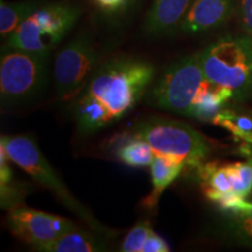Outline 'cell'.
<instances>
[{
    "label": "cell",
    "instance_id": "6da1fadb",
    "mask_svg": "<svg viewBox=\"0 0 252 252\" xmlns=\"http://www.w3.org/2000/svg\"><path fill=\"white\" fill-rule=\"evenodd\" d=\"M156 74L152 63L130 56L99 64L75 99L78 132L94 133L127 115L147 93Z\"/></svg>",
    "mask_w": 252,
    "mask_h": 252
},
{
    "label": "cell",
    "instance_id": "7a4b0ae2",
    "mask_svg": "<svg viewBox=\"0 0 252 252\" xmlns=\"http://www.w3.org/2000/svg\"><path fill=\"white\" fill-rule=\"evenodd\" d=\"M204 76L232 93L237 102L252 97V36L229 35L198 53Z\"/></svg>",
    "mask_w": 252,
    "mask_h": 252
},
{
    "label": "cell",
    "instance_id": "3957f363",
    "mask_svg": "<svg viewBox=\"0 0 252 252\" xmlns=\"http://www.w3.org/2000/svg\"><path fill=\"white\" fill-rule=\"evenodd\" d=\"M208 83L198 54L187 55L168 65L152 82L146 98L154 108L193 118Z\"/></svg>",
    "mask_w": 252,
    "mask_h": 252
},
{
    "label": "cell",
    "instance_id": "277c9868",
    "mask_svg": "<svg viewBox=\"0 0 252 252\" xmlns=\"http://www.w3.org/2000/svg\"><path fill=\"white\" fill-rule=\"evenodd\" d=\"M0 145L4 147L12 162L24 169L34 181L39 182L43 187L49 189L63 206L67 207L71 213L80 217L94 232L108 236L111 230L104 226L94 217L88 208L77 200L71 191L63 184L46 157L41 152L35 141L27 135H14L5 137L1 135Z\"/></svg>",
    "mask_w": 252,
    "mask_h": 252
},
{
    "label": "cell",
    "instance_id": "5b68a950",
    "mask_svg": "<svg viewBox=\"0 0 252 252\" xmlns=\"http://www.w3.org/2000/svg\"><path fill=\"white\" fill-rule=\"evenodd\" d=\"M132 137L150 144L157 156L180 160L186 168L194 171L203 165L210 152L206 138L190 125L178 119H145L134 125Z\"/></svg>",
    "mask_w": 252,
    "mask_h": 252
},
{
    "label": "cell",
    "instance_id": "8992f818",
    "mask_svg": "<svg viewBox=\"0 0 252 252\" xmlns=\"http://www.w3.org/2000/svg\"><path fill=\"white\" fill-rule=\"evenodd\" d=\"M48 78V54L5 46L0 58L1 105L23 104L41 93Z\"/></svg>",
    "mask_w": 252,
    "mask_h": 252
},
{
    "label": "cell",
    "instance_id": "52a82bcc",
    "mask_svg": "<svg viewBox=\"0 0 252 252\" xmlns=\"http://www.w3.org/2000/svg\"><path fill=\"white\" fill-rule=\"evenodd\" d=\"M80 15V7L65 2L42 6L9 34L6 46L49 54L74 27Z\"/></svg>",
    "mask_w": 252,
    "mask_h": 252
},
{
    "label": "cell",
    "instance_id": "ba28073f",
    "mask_svg": "<svg viewBox=\"0 0 252 252\" xmlns=\"http://www.w3.org/2000/svg\"><path fill=\"white\" fill-rule=\"evenodd\" d=\"M98 55L86 36H78L56 55L53 67L55 89L64 102L75 100L96 70Z\"/></svg>",
    "mask_w": 252,
    "mask_h": 252
},
{
    "label": "cell",
    "instance_id": "9c48e42d",
    "mask_svg": "<svg viewBox=\"0 0 252 252\" xmlns=\"http://www.w3.org/2000/svg\"><path fill=\"white\" fill-rule=\"evenodd\" d=\"M6 224L15 237L34 250L76 229L75 223L67 217L41 212L24 204L8 210Z\"/></svg>",
    "mask_w": 252,
    "mask_h": 252
},
{
    "label": "cell",
    "instance_id": "30bf717a",
    "mask_svg": "<svg viewBox=\"0 0 252 252\" xmlns=\"http://www.w3.org/2000/svg\"><path fill=\"white\" fill-rule=\"evenodd\" d=\"M195 173L203 194L223 213L237 212L247 202L236 195L234 163L204 162Z\"/></svg>",
    "mask_w": 252,
    "mask_h": 252
},
{
    "label": "cell",
    "instance_id": "8fae6325",
    "mask_svg": "<svg viewBox=\"0 0 252 252\" xmlns=\"http://www.w3.org/2000/svg\"><path fill=\"white\" fill-rule=\"evenodd\" d=\"M236 9L235 0H194L180 25L185 34H198L220 27Z\"/></svg>",
    "mask_w": 252,
    "mask_h": 252
},
{
    "label": "cell",
    "instance_id": "7c38bea8",
    "mask_svg": "<svg viewBox=\"0 0 252 252\" xmlns=\"http://www.w3.org/2000/svg\"><path fill=\"white\" fill-rule=\"evenodd\" d=\"M194 0H153L145 19V32L158 36L174 32L187 14Z\"/></svg>",
    "mask_w": 252,
    "mask_h": 252
},
{
    "label": "cell",
    "instance_id": "4fadbf2b",
    "mask_svg": "<svg viewBox=\"0 0 252 252\" xmlns=\"http://www.w3.org/2000/svg\"><path fill=\"white\" fill-rule=\"evenodd\" d=\"M151 182L152 190L144 198L143 204L150 212H154L159 204L160 197L166 188L178 178L182 169L186 168L185 163L178 159L157 156L151 163Z\"/></svg>",
    "mask_w": 252,
    "mask_h": 252
},
{
    "label": "cell",
    "instance_id": "5bb4252c",
    "mask_svg": "<svg viewBox=\"0 0 252 252\" xmlns=\"http://www.w3.org/2000/svg\"><path fill=\"white\" fill-rule=\"evenodd\" d=\"M224 214L217 228L220 237L252 249V194L241 209Z\"/></svg>",
    "mask_w": 252,
    "mask_h": 252
},
{
    "label": "cell",
    "instance_id": "9a60e30c",
    "mask_svg": "<svg viewBox=\"0 0 252 252\" xmlns=\"http://www.w3.org/2000/svg\"><path fill=\"white\" fill-rule=\"evenodd\" d=\"M35 250L42 252H102L108 250V247L97 235L76 228Z\"/></svg>",
    "mask_w": 252,
    "mask_h": 252
},
{
    "label": "cell",
    "instance_id": "2e32d148",
    "mask_svg": "<svg viewBox=\"0 0 252 252\" xmlns=\"http://www.w3.org/2000/svg\"><path fill=\"white\" fill-rule=\"evenodd\" d=\"M40 6L36 1L6 2L0 4V34L7 37L12 32L31 17Z\"/></svg>",
    "mask_w": 252,
    "mask_h": 252
},
{
    "label": "cell",
    "instance_id": "e0dca14e",
    "mask_svg": "<svg viewBox=\"0 0 252 252\" xmlns=\"http://www.w3.org/2000/svg\"><path fill=\"white\" fill-rule=\"evenodd\" d=\"M213 123L228 130L236 139L252 143V117L230 109H223L214 117Z\"/></svg>",
    "mask_w": 252,
    "mask_h": 252
},
{
    "label": "cell",
    "instance_id": "ac0fdd59",
    "mask_svg": "<svg viewBox=\"0 0 252 252\" xmlns=\"http://www.w3.org/2000/svg\"><path fill=\"white\" fill-rule=\"evenodd\" d=\"M116 154L122 162L131 167L151 166L157 157L150 144L134 137H131V139L121 145Z\"/></svg>",
    "mask_w": 252,
    "mask_h": 252
},
{
    "label": "cell",
    "instance_id": "d6986e66",
    "mask_svg": "<svg viewBox=\"0 0 252 252\" xmlns=\"http://www.w3.org/2000/svg\"><path fill=\"white\" fill-rule=\"evenodd\" d=\"M154 231L152 225L149 220H144L137 223L133 228L130 230L124 241L122 242L119 251L123 252H143L144 245L151 234Z\"/></svg>",
    "mask_w": 252,
    "mask_h": 252
},
{
    "label": "cell",
    "instance_id": "ffe728a7",
    "mask_svg": "<svg viewBox=\"0 0 252 252\" xmlns=\"http://www.w3.org/2000/svg\"><path fill=\"white\" fill-rule=\"evenodd\" d=\"M237 9L239 23L248 35L252 36V0H237Z\"/></svg>",
    "mask_w": 252,
    "mask_h": 252
},
{
    "label": "cell",
    "instance_id": "44dd1931",
    "mask_svg": "<svg viewBox=\"0 0 252 252\" xmlns=\"http://www.w3.org/2000/svg\"><path fill=\"white\" fill-rule=\"evenodd\" d=\"M138 0H94L96 5L110 14H117L127 11Z\"/></svg>",
    "mask_w": 252,
    "mask_h": 252
},
{
    "label": "cell",
    "instance_id": "7402d4cb",
    "mask_svg": "<svg viewBox=\"0 0 252 252\" xmlns=\"http://www.w3.org/2000/svg\"><path fill=\"white\" fill-rule=\"evenodd\" d=\"M171 251L169 245L163 239L161 236H159L157 232H152L147 239V242L144 245L143 252H168Z\"/></svg>",
    "mask_w": 252,
    "mask_h": 252
},
{
    "label": "cell",
    "instance_id": "603a6c76",
    "mask_svg": "<svg viewBox=\"0 0 252 252\" xmlns=\"http://www.w3.org/2000/svg\"><path fill=\"white\" fill-rule=\"evenodd\" d=\"M236 153L238 156L245 158L249 161L252 162V143H245V141H241L238 145Z\"/></svg>",
    "mask_w": 252,
    "mask_h": 252
}]
</instances>
